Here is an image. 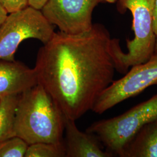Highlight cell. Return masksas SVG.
Segmentation results:
<instances>
[{"label":"cell","instance_id":"obj_7","mask_svg":"<svg viewBox=\"0 0 157 157\" xmlns=\"http://www.w3.org/2000/svg\"><path fill=\"white\" fill-rule=\"evenodd\" d=\"M97 0H47L41 11L47 20L67 34H80L92 28Z\"/></svg>","mask_w":157,"mask_h":157},{"label":"cell","instance_id":"obj_6","mask_svg":"<svg viewBox=\"0 0 157 157\" xmlns=\"http://www.w3.org/2000/svg\"><path fill=\"white\" fill-rule=\"evenodd\" d=\"M155 84H157V53L147 61L132 67L122 78L113 80L98 96L92 111L102 114Z\"/></svg>","mask_w":157,"mask_h":157},{"label":"cell","instance_id":"obj_15","mask_svg":"<svg viewBox=\"0 0 157 157\" xmlns=\"http://www.w3.org/2000/svg\"><path fill=\"white\" fill-rule=\"evenodd\" d=\"M47 0H29V6L41 10Z\"/></svg>","mask_w":157,"mask_h":157},{"label":"cell","instance_id":"obj_5","mask_svg":"<svg viewBox=\"0 0 157 157\" xmlns=\"http://www.w3.org/2000/svg\"><path fill=\"white\" fill-rule=\"evenodd\" d=\"M41 10L31 6L8 14L0 25V60L15 61L19 45L26 40L47 43L55 33Z\"/></svg>","mask_w":157,"mask_h":157},{"label":"cell","instance_id":"obj_10","mask_svg":"<svg viewBox=\"0 0 157 157\" xmlns=\"http://www.w3.org/2000/svg\"><path fill=\"white\" fill-rule=\"evenodd\" d=\"M120 157H157V119L141 128L124 147Z\"/></svg>","mask_w":157,"mask_h":157},{"label":"cell","instance_id":"obj_14","mask_svg":"<svg viewBox=\"0 0 157 157\" xmlns=\"http://www.w3.org/2000/svg\"><path fill=\"white\" fill-rule=\"evenodd\" d=\"M0 5L10 13L27 7L29 0H0Z\"/></svg>","mask_w":157,"mask_h":157},{"label":"cell","instance_id":"obj_12","mask_svg":"<svg viewBox=\"0 0 157 157\" xmlns=\"http://www.w3.org/2000/svg\"><path fill=\"white\" fill-rule=\"evenodd\" d=\"M64 141L61 143H36L29 145L25 157H65Z\"/></svg>","mask_w":157,"mask_h":157},{"label":"cell","instance_id":"obj_3","mask_svg":"<svg viewBox=\"0 0 157 157\" xmlns=\"http://www.w3.org/2000/svg\"><path fill=\"white\" fill-rule=\"evenodd\" d=\"M155 0H118L119 11L129 10L133 16L135 37L127 40L128 52L122 50L118 39H111V50L116 72L125 74L129 67L147 61L157 53V36L154 25Z\"/></svg>","mask_w":157,"mask_h":157},{"label":"cell","instance_id":"obj_16","mask_svg":"<svg viewBox=\"0 0 157 157\" xmlns=\"http://www.w3.org/2000/svg\"><path fill=\"white\" fill-rule=\"evenodd\" d=\"M154 25L155 32L157 36V0H155L154 8Z\"/></svg>","mask_w":157,"mask_h":157},{"label":"cell","instance_id":"obj_2","mask_svg":"<svg viewBox=\"0 0 157 157\" xmlns=\"http://www.w3.org/2000/svg\"><path fill=\"white\" fill-rule=\"evenodd\" d=\"M65 119L50 94L38 83L19 95L15 117V136L29 145L61 143Z\"/></svg>","mask_w":157,"mask_h":157},{"label":"cell","instance_id":"obj_1","mask_svg":"<svg viewBox=\"0 0 157 157\" xmlns=\"http://www.w3.org/2000/svg\"><path fill=\"white\" fill-rule=\"evenodd\" d=\"M111 39L104 26L95 23L82 33L55 32L40 48L34 67L38 83L65 118L76 121L92 111L98 96L113 81Z\"/></svg>","mask_w":157,"mask_h":157},{"label":"cell","instance_id":"obj_17","mask_svg":"<svg viewBox=\"0 0 157 157\" xmlns=\"http://www.w3.org/2000/svg\"><path fill=\"white\" fill-rule=\"evenodd\" d=\"M8 13L4 8L0 5V25L2 23L8 15Z\"/></svg>","mask_w":157,"mask_h":157},{"label":"cell","instance_id":"obj_9","mask_svg":"<svg viewBox=\"0 0 157 157\" xmlns=\"http://www.w3.org/2000/svg\"><path fill=\"white\" fill-rule=\"evenodd\" d=\"M38 83L34 68L19 61L0 60V98L21 94Z\"/></svg>","mask_w":157,"mask_h":157},{"label":"cell","instance_id":"obj_4","mask_svg":"<svg viewBox=\"0 0 157 157\" xmlns=\"http://www.w3.org/2000/svg\"><path fill=\"white\" fill-rule=\"evenodd\" d=\"M157 119V93L113 118L96 121L86 130L98 138L107 151L120 157L128 143L146 124Z\"/></svg>","mask_w":157,"mask_h":157},{"label":"cell","instance_id":"obj_8","mask_svg":"<svg viewBox=\"0 0 157 157\" xmlns=\"http://www.w3.org/2000/svg\"><path fill=\"white\" fill-rule=\"evenodd\" d=\"M75 120L66 118L64 144L67 157H112L104 150V146L94 134L83 132L78 128Z\"/></svg>","mask_w":157,"mask_h":157},{"label":"cell","instance_id":"obj_11","mask_svg":"<svg viewBox=\"0 0 157 157\" xmlns=\"http://www.w3.org/2000/svg\"><path fill=\"white\" fill-rule=\"evenodd\" d=\"M19 95L0 98V142L16 136L14 124Z\"/></svg>","mask_w":157,"mask_h":157},{"label":"cell","instance_id":"obj_18","mask_svg":"<svg viewBox=\"0 0 157 157\" xmlns=\"http://www.w3.org/2000/svg\"><path fill=\"white\" fill-rule=\"evenodd\" d=\"M118 0H97L98 3L101 2H107V3H115L117 2Z\"/></svg>","mask_w":157,"mask_h":157},{"label":"cell","instance_id":"obj_13","mask_svg":"<svg viewBox=\"0 0 157 157\" xmlns=\"http://www.w3.org/2000/svg\"><path fill=\"white\" fill-rule=\"evenodd\" d=\"M29 144L14 136L0 142V157H25Z\"/></svg>","mask_w":157,"mask_h":157}]
</instances>
